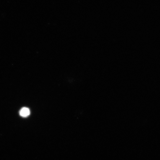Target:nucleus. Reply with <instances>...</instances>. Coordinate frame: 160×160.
I'll return each instance as SVG.
<instances>
[{
	"label": "nucleus",
	"mask_w": 160,
	"mask_h": 160,
	"mask_svg": "<svg viewBox=\"0 0 160 160\" xmlns=\"http://www.w3.org/2000/svg\"><path fill=\"white\" fill-rule=\"evenodd\" d=\"M30 112L29 109L26 107L22 108L20 111V115L22 117H27L30 114Z\"/></svg>",
	"instance_id": "1"
}]
</instances>
